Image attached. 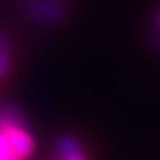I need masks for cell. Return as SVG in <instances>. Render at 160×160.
Masks as SVG:
<instances>
[{"instance_id":"6da1fadb","label":"cell","mask_w":160,"mask_h":160,"mask_svg":"<svg viewBox=\"0 0 160 160\" xmlns=\"http://www.w3.org/2000/svg\"><path fill=\"white\" fill-rule=\"evenodd\" d=\"M0 131L5 134L14 156H17L20 159L31 156V152L34 149V142H33L31 135L25 131L22 123H17V121L2 123Z\"/></svg>"},{"instance_id":"7a4b0ae2","label":"cell","mask_w":160,"mask_h":160,"mask_svg":"<svg viewBox=\"0 0 160 160\" xmlns=\"http://www.w3.org/2000/svg\"><path fill=\"white\" fill-rule=\"evenodd\" d=\"M25 11L30 17L39 22L53 23L62 19V5L56 0H30L25 5Z\"/></svg>"},{"instance_id":"3957f363","label":"cell","mask_w":160,"mask_h":160,"mask_svg":"<svg viewBox=\"0 0 160 160\" xmlns=\"http://www.w3.org/2000/svg\"><path fill=\"white\" fill-rule=\"evenodd\" d=\"M58 154L61 160H86L79 143L72 137H62L58 142Z\"/></svg>"},{"instance_id":"277c9868","label":"cell","mask_w":160,"mask_h":160,"mask_svg":"<svg viewBox=\"0 0 160 160\" xmlns=\"http://www.w3.org/2000/svg\"><path fill=\"white\" fill-rule=\"evenodd\" d=\"M9 64H11V56H9L8 39L3 34V31L0 30V78H3L8 73Z\"/></svg>"},{"instance_id":"5b68a950","label":"cell","mask_w":160,"mask_h":160,"mask_svg":"<svg viewBox=\"0 0 160 160\" xmlns=\"http://www.w3.org/2000/svg\"><path fill=\"white\" fill-rule=\"evenodd\" d=\"M9 156H14V154L11 151V146H9L5 134L0 131V160H5L6 157H9Z\"/></svg>"},{"instance_id":"8992f818","label":"cell","mask_w":160,"mask_h":160,"mask_svg":"<svg viewBox=\"0 0 160 160\" xmlns=\"http://www.w3.org/2000/svg\"><path fill=\"white\" fill-rule=\"evenodd\" d=\"M5 160H22L20 157H17V156H9V157H6Z\"/></svg>"},{"instance_id":"52a82bcc","label":"cell","mask_w":160,"mask_h":160,"mask_svg":"<svg viewBox=\"0 0 160 160\" xmlns=\"http://www.w3.org/2000/svg\"><path fill=\"white\" fill-rule=\"evenodd\" d=\"M157 23H159V28H160V16H159V20H157Z\"/></svg>"}]
</instances>
